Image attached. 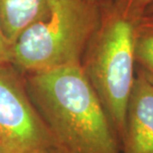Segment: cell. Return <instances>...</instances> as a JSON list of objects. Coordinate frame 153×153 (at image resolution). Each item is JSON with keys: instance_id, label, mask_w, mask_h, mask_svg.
Returning <instances> with one entry per match:
<instances>
[{"instance_id": "7a4b0ae2", "label": "cell", "mask_w": 153, "mask_h": 153, "mask_svg": "<svg viewBox=\"0 0 153 153\" xmlns=\"http://www.w3.org/2000/svg\"><path fill=\"white\" fill-rule=\"evenodd\" d=\"M100 21L97 3L91 0H54L49 13L11 46V66L31 75L81 65Z\"/></svg>"}, {"instance_id": "8fae6325", "label": "cell", "mask_w": 153, "mask_h": 153, "mask_svg": "<svg viewBox=\"0 0 153 153\" xmlns=\"http://www.w3.org/2000/svg\"><path fill=\"white\" fill-rule=\"evenodd\" d=\"M91 1H93V2H94V3H97L99 1H102V0H91Z\"/></svg>"}, {"instance_id": "8992f818", "label": "cell", "mask_w": 153, "mask_h": 153, "mask_svg": "<svg viewBox=\"0 0 153 153\" xmlns=\"http://www.w3.org/2000/svg\"><path fill=\"white\" fill-rule=\"evenodd\" d=\"M54 0H0V30L11 46L25 30L49 13Z\"/></svg>"}, {"instance_id": "ba28073f", "label": "cell", "mask_w": 153, "mask_h": 153, "mask_svg": "<svg viewBox=\"0 0 153 153\" xmlns=\"http://www.w3.org/2000/svg\"><path fill=\"white\" fill-rule=\"evenodd\" d=\"M153 5V0H117L114 8L122 15L137 21Z\"/></svg>"}, {"instance_id": "6da1fadb", "label": "cell", "mask_w": 153, "mask_h": 153, "mask_svg": "<svg viewBox=\"0 0 153 153\" xmlns=\"http://www.w3.org/2000/svg\"><path fill=\"white\" fill-rule=\"evenodd\" d=\"M25 87L62 153H122L82 64L28 75Z\"/></svg>"}, {"instance_id": "3957f363", "label": "cell", "mask_w": 153, "mask_h": 153, "mask_svg": "<svg viewBox=\"0 0 153 153\" xmlns=\"http://www.w3.org/2000/svg\"><path fill=\"white\" fill-rule=\"evenodd\" d=\"M137 21L112 8L100 18L85 51L82 67L111 121L123 138L128 100L134 82Z\"/></svg>"}, {"instance_id": "9c48e42d", "label": "cell", "mask_w": 153, "mask_h": 153, "mask_svg": "<svg viewBox=\"0 0 153 153\" xmlns=\"http://www.w3.org/2000/svg\"><path fill=\"white\" fill-rule=\"evenodd\" d=\"M0 66H11L10 46L3 37L0 30Z\"/></svg>"}, {"instance_id": "4fadbf2b", "label": "cell", "mask_w": 153, "mask_h": 153, "mask_svg": "<svg viewBox=\"0 0 153 153\" xmlns=\"http://www.w3.org/2000/svg\"><path fill=\"white\" fill-rule=\"evenodd\" d=\"M0 153H2V152H1V150H0Z\"/></svg>"}, {"instance_id": "7c38bea8", "label": "cell", "mask_w": 153, "mask_h": 153, "mask_svg": "<svg viewBox=\"0 0 153 153\" xmlns=\"http://www.w3.org/2000/svg\"><path fill=\"white\" fill-rule=\"evenodd\" d=\"M56 153H61V152H56Z\"/></svg>"}, {"instance_id": "5bb4252c", "label": "cell", "mask_w": 153, "mask_h": 153, "mask_svg": "<svg viewBox=\"0 0 153 153\" xmlns=\"http://www.w3.org/2000/svg\"><path fill=\"white\" fill-rule=\"evenodd\" d=\"M150 15H153V14H150Z\"/></svg>"}, {"instance_id": "52a82bcc", "label": "cell", "mask_w": 153, "mask_h": 153, "mask_svg": "<svg viewBox=\"0 0 153 153\" xmlns=\"http://www.w3.org/2000/svg\"><path fill=\"white\" fill-rule=\"evenodd\" d=\"M134 58L139 71L153 82V15H144L137 20Z\"/></svg>"}, {"instance_id": "30bf717a", "label": "cell", "mask_w": 153, "mask_h": 153, "mask_svg": "<svg viewBox=\"0 0 153 153\" xmlns=\"http://www.w3.org/2000/svg\"><path fill=\"white\" fill-rule=\"evenodd\" d=\"M151 13H153V5L150 7V9H149V10H148L147 12H146L145 15H150Z\"/></svg>"}, {"instance_id": "5b68a950", "label": "cell", "mask_w": 153, "mask_h": 153, "mask_svg": "<svg viewBox=\"0 0 153 153\" xmlns=\"http://www.w3.org/2000/svg\"><path fill=\"white\" fill-rule=\"evenodd\" d=\"M122 153H153V82L140 72L128 100Z\"/></svg>"}, {"instance_id": "277c9868", "label": "cell", "mask_w": 153, "mask_h": 153, "mask_svg": "<svg viewBox=\"0 0 153 153\" xmlns=\"http://www.w3.org/2000/svg\"><path fill=\"white\" fill-rule=\"evenodd\" d=\"M10 67L0 66V150L2 153L61 152L26 87Z\"/></svg>"}]
</instances>
